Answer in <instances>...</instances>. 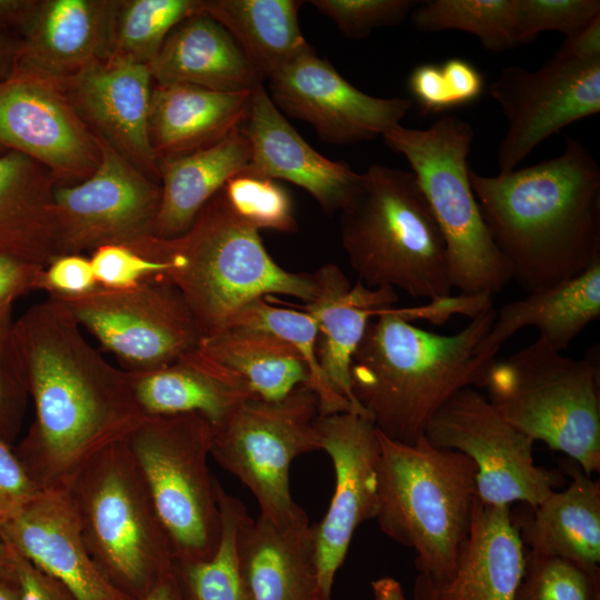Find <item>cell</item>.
Returning a JSON list of instances; mask_svg holds the SVG:
<instances>
[{
    "instance_id": "22",
    "label": "cell",
    "mask_w": 600,
    "mask_h": 600,
    "mask_svg": "<svg viewBox=\"0 0 600 600\" xmlns=\"http://www.w3.org/2000/svg\"><path fill=\"white\" fill-rule=\"evenodd\" d=\"M241 130L251 159L241 174L289 181L304 189L328 214L340 212L357 189L361 173L317 152L272 102L263 83L251 93Z\"/></svg>"
},
{
    "instance_id": "5",
    "label": "cell",
    "mask_w": 600,
    "mask_h": 600,
    "mask_svg": "<svg viewBox=\"0 0 600 600\" xmlns=\"http://www.w3.org/2000/svg\"><path fill=\"white\" fill-rule=\"evenodd\" d=\"M340 238L363 286L429 302L450 294L446 242L412 171L369 166L340 211Z\"/></svg>"
},
{
    "instance_id": "33",
    "label": "cell",
    "mask_w": 600,
    "mask_h": 600,
    "mask_svg": "<svg viewBox=\"0 0 600 600\" xmlns=\"http://www.w3.org/2000/svg\"><path fill=\"white\" fill-rule=\"evenodd\" d=\"M297 0H203L202 12L234 39L262 78L312 47L301 33Z\"/></svg>"
},
{
    "instance_id": "12",
    "label": "cell",
    "mask_w": 600,
    "mask_h": 600,
    "mask_svg": "<svg viewBox=\"0 0 600 600\" xmlns=\"http://www.w3.org/2000/svg\"><path fill=\"white\" fill-rule=\"evenodd\" d=\"M49 297L63 304L127 370L169 364L201 341L183 297L160 278L126 289L98 286L80 296Z\"/></svg>"
},
{
    "instance_id": "56",
    "label": "cell",
    "mask_w": 600,
    "mask_h": 600,
    "mask_svg": "<svg viewBox=\"0 0 600 600\" xmlns=\"http://www.w3.org/2000/svg\"><path fill=\"white\" fill-rule=\"evenodd\" d=\"M13 570V551L0 540V576L7 579H12Z\"/></svg>"
},
{
    "instance_id": "1",
    "label": "cell",
    "mask_w": 600,
    "mask_h": 600,
    "mask_svg": "<svg viewBox=\"0 0 600 600\" xmlns=\"http://www.w3.org/2000/svg\"><path fill=\"white\" fill-rule=\"evenodd\" d=\"M13 332L34 407L17 454L41 489L64 484L94 456L127 440L146 416L127 371L84 339L54 298L16 318Z\"/></svg>"
},
{
    "instance_id": "53",
    "label": "cell",
    "mask_w": 600,
    "mask_h": 600,
    "mask_svg": "<svg viewBox=\"0 0 600 600\" xmlns=\"http://www.w3.org/2000/svg\"><path fill=\"white\" fill-rule=\"evenodd\" d=\"M143 600H188L177 578L174 568Z\"/></svg>"
},
{
    "instance_id": "23",
    "label": "cell",
    "mask_w": 600,
    "mask_h": 600,
    "mask_svg": "<svg viewBox=\"0 0 600 600\" xmlns=\"http://www.w3.org/2000/svg\"><path fill=\"white\" fill-rule=\"evenodd\" d=\"M314 294L303 304L318 328V358L323 374L333 389L344 397L359 414L366 413L356 403L350 388V366L368 323L381 309L398 301L391 288L351 286L342 270L327 263L312 273Z\"/></svg>"
},
{
    "instance_id": "43",
    "label": "cell",
    "mask_w": 600,
    "mask_h": 600,
    "mask_svg": "<svg viewBox=\"0 0 600 600\" xmlns=\"http://www.w3.org/2000/svg\"><path fill=\"white\" fill-rule=\"evenodd\" d=\"M598 16L599 0H517L518 44L532 42L544 31L570 36Z\"/></svg>"
},
{
    "instance_id": "20",
    "label": "cell",
    "mask_w": 600,
    "mask_h": 600,
    "mask_svg": "<svg viewBox=\"0 0 600 600\" xmlns=\"http://www.w3.org/2000/svg\"><path fill=\"white\" fill-rule=\"evenodd\" d=\"M121 0H37L20 36L16 67L60 84L107 62Z\"/></svg>"
},
{
    "instance_id": "26",
    "label": "cell",
    "mask_w": 600,
    "mask_h": 600,
    "mask_svg": "<svg viewBox=\"0 0 600 600\" xmlns=\"http://www.w3.org/2000/svg\"><path fill=\"white\" fill-rule=\"evenodd\" d=\"M251 93L154 83L149 137L158 160L188 154L228 137L244 122Z\"/></svg>"
},
{
    "instance_id": "30",
    "label": "cell",
    "mask_w": 600,
    "mask_h": 600,
    "mask_svg": "<svg viewBox=\"0 0 600 600\" xmlns=\"http://www.w3.org/2000/svg\"><path fill=\"white\" fill-rule=\"evenodd\" d=\"M56 184L38 161L0 150V253L42 267L58 257Z\"/></svg>"
},
{
    "instance_id": "24",
    "label": "cell",
    "mask_w": 600,
    "mask_h": 600,
    "mask_svg": "<svg viewBox=\"0 0 600 600\" xmlns=\"http://www.w3.org/2000/svg\"><path fill=\"white\" fill-rule=\"evenodd\" d=\"M144 416L199 413L212 427L242 402L258 398L246 381L199 347L149 370H126Z\"/></svg>"
},
{
    "instance_id": "35",
    "label": "cell",
    "mask_w": 600,
    "mask_h": 600,
    "mask_svg": "<svg viewBox=\"0 0 600 600\" xmlns=\"http://www.w3.org/2000/svg\"><path fill=\"white\" fill-rule=\"evenodd\" d=\"M217 498L221 536L216 551L202 561L174 563V572L188 600H253L241 552L242 529L250 516L219 481Z\"/></svg>"
},
{
    "instance_id": "19",
    "label": "cell",
    "mask_w": 600,
    "mask_h": 600,
    "mask_svg": "<svg viewBox=\"0 0 600 600\" xmlns=\"http://www.w3.org/2000/svg\"><path fill=\"white\" fill-rule=\"evenodd\" d=\"M0 540L58 579L77 600H134L89 554L64 484L42 489L2 528Z\"/></svg>"
},
{
    "instance_id": "11",
    "label": "cell",
    "mask_w": 600,
    "mask_h": 600,
    "mask_svg": "<svg viewBox=\"0 0 600 600\" xmlns=\"http://www.w3.org/2000/svg\"><path fill=\"white\" fill-rule=\"evenodd\" d=\"M319 400L300 386L279 400L249 399L213 427L210 456L253 494L260 514L276 524L308 519L291 494L290 469L301 454L320 450Z\"/></svg>"
},
{
    "instance_id": "42",
    "label": "cell",
    "mask_w": 600,
    "mask_h": 600,
    "mask_svg": "<svg viewBox=\"0 0 600 600\" xmlns=\"http://www.w3.org/2000/svg\"><path fill=\"white\" fill-rule=\"evenodd\" d=\"M12 311L13 302L0 304V438L11 444L20 432L29 398Z\"/></svg>"
},
{
    "instance_id": "14",
    "label": "cell",
    "mask_w": 600,
    "mask_h": 600,
    "mask_svg": "<svg viewBox=\"0 0 600 600\" xmlns=\"http://www.w3.org/2000/svg\"><path fill=\"white\" fill-rule=\"evenodd\" d=\"M424 437L459 451L477 467V497L489 506H538L557 484V476L534 463V441L510 424L473 388L453 394L431 418Z\"/></svg>"
},
{
    "instance_id": "31",
    "label": "cell",
    "mask_w": 600,
    "mask_h": 600,
    "mask_svg": "<svg viewBox=\"0 0 600 600\" xmlns=\"http://www.w3.org/2000/svg\"><path fill=\"white\" fill-rule=\"evenodd\" d=\"M250 159L251 147L241 127L210 147L160 159L161 200L154 236L173 239L188 231L204 204L241 174Z\"/></svg>"
},
{
    "instance_id": "57",
    "label": "cell",
    "mask_w": 600,
    "mask_h": 600,
    "mask_svg": "<svg viewBox=\"0 0 600 600\" xmlns=\"http://www.w3.org/2000/svg\"><path fill=\"white\" fill-rule=\"evenodd\" d=\"M0 600H17L12 580L0 576Z\"/></svg>"
},
{
    "instance_id": "39",
    "label": "cell",
    "mask_w": 600,
    "mask_h": 600,
    "mask_svg": "<svg viewBox=\"0 0 600 600\" xmlns=\"http://www.w3.org/2000/svg\"><path fill=\"white\" fill-rule=\"evenodd\" d=\"M514 600H600V569L526 551Z\"/></svg>"
},
{
    "instance_id": "32",
    "label": "cell",
    "mask_w": 600,
    "mask_h": 600,
    "mask_svg": "<svg viewBox=\"0 0 600 600\" xmlns=\"http://www.w3.org/2000/svg\"><path fill=\"white\" fill-rule=\"evenodd\" d=\"M571 482L552 490L533 514L513 520L529 551L560 557L588 569L599 570L600 562V482L577 468Z\"/></svg>"
},
{
    "instance_id": "17",
    "label": "cell",
    "mask_w": 600,
    "mask_h": 600,
    "mask_svg": "<svg viewBox=\"0 0 600 600\" xmlns=\"http://www.w3.org/2000/svg\"><path fill=\"white\" fill-rule=\"evenodd\" d=\"M316 430L320 450L334 470L329 508L313 524L320 590L324 600H331L334 577L357 528L377 516L380 443L370 418L351 411L319 416Z\"/></svg>"
},
{
    "instance_id": "10",
    "label": "cell",
    "mask_w": 600,
    "mask_h": 600,
    "mask_svg": "<svg viewBox=\"0 0 600 600\" xmlns=\"http://www.w3.org/2000/svg\"><path fill=\"white\" fill-rule=\"evenodd\" d=\"M213 427L199 413L146 416L128 447L170 539L174 563L210 558L221 536Z\"/></svg>"
},
{
    "instance_id": "37",
    "label": "cell",
    "mask_w": 600,
    "mask_h": 600,
    "mask_svg": "<svg viewBox=\"0 0 600 600\" xmlns=\"http://www.w3.org/2000/svg\"><path fill=\"white\" fill-rule=\"evenodd\" d=\"M516 9L517 0H427L410 14L419 31H466L484 49L500 52L518 46Z\"/></svg>"
},
{
    "instance_id": "4",
    "label": "cell",
    "mask_w": 600,
    "mask_h": 600,
    "mask_svg": "<svg viewBox=\"0 0 600 600\" xmlns=\"http://www.w3.org/2000/svg\"><path fill=\"white\" fill-rule=\"evenodd\" d=\"M146 257L164 262L158 277L174 286L187 302L201 340L222 331L247 303L282 294L309 302L312 273L280 267L264 248L259 231L229 206L222 189L201 209L183 234L154 238Z\"/></svg>"
},
{
    "instance_id": "34",
    "label": "cell",
    "mask_w": 600,
    "mask_h": 600,
    "mask_svg": "<svg viewBox=\"0 0 600 600\" xmlns=\"http://www.w3.org/2000/svg\"><path fill=\"white\" fill-rule=\"evenodd\" d=\"M210 358L238 374L263 400H279L309 386L301 354L283 339L262 330L232 327L200 341Z\"/></svg>"
},
{
    "instance_id": "50",
    "label": "cell",
    "mask_w": 600,
    "mask_h": 600,
    "mask_svg": "<svg viewBox=\"0 0 600 600\" xmlns=\"http://www.w3.org/2000/svg\"><path fill=\"white\" fill-rule=\"evenodd\" d=\"M554 57L581 62L600 59V16L577 32L567 36Z\"/></svg>"
},
{
    "instance_id": "38",
    "label": "cell",
    "mask_w": 600,
    "mask_h": 600,
    "mask_svg": "<svg viewBox=\"0 0 600 600\" xmlns=\"http://www.w3.org/2000/svg\"><path fill=\"white\" fill-rule=\"evenodd\" d=\"M202 3L203 0H121L110 59L149 66L169 33L183 20L201 13Z\"/></svg>"
},
{
    "instance_id": "49",
    "label": "cell",
    "mask_w": 600,
    "mask_h": 600,
    "mask_svg": "<svg viewBox=\"0 0 600 600\" xmlns=\"http://www.w3.org/2000/svg\"><path fill=\"white\" fill-rule=\"evenodd\" d=\"M44 268L0 253V304L42 290Z\"/></svg>"
},
{
    "instance_id": "21",
    "label": "cell",
    "mask_w": 600,
    "mask_h": 600,
    "mask_svg": "<svg viewBox=\"0 0 600 600\" xmlns=\"http://www.w3.org/2000/svg\"><path fill=\"white\" fill-rule=\"evenodd\" d=\"M90 129L153 180L158 158L149 137L153 79L148 64L110 59L63 83Z\"/></svg>"
},
{
    "instance_id": "51",
    "label": "cell",
    "mask_w": 600,
    "mask_h": 600,
    "mask_svg": "<svg viewBox=\"0 0 600 600\" xmlns=\"http://www.w3.org/2000/svg\"><path fill=\"white\" fill-rule=\"evenodd\" d=\"M37 0H0V31L20 39Z\"/></svg>"
},
{
    "instance_id": "28",
    "label": "cell",
    "mask_w": 600,
    "mask_h": 600,
    "mask_svg": "<svg viewBox=\"0 0 600 600\" xmlns=\"http://www.w3.org/2000/svg\"><path fill=\"white\" fill-rule=\"evenodd\" d=\"M153 83L192 84L214 91H251L263 78L214 19L194 14L167 37L149 64Z\"/></svg>"
},
{
    "instance_id": "3",
    "label": "cell",
    "mask_w": 600,
    "mask_h": 600,
    "mask_svg": "<svg viewBox=\"0 0 600 600\" xmlns=\"http://www.w3.org/2000/svg\"><path fill=\"white\" fill-rule=\"evenodd\" d=\"M494 316L491 306L459 332L446 336L413 326L393 307L379 310L352 357L356 403L382 434L413 443L453 394L484 387L494 360H480L477 346Z\"/></svg>"
},
{
    "instance_id": "46",
    "label": "cell",
    "mask_w": 600,
    "mask_h": 600,
    "mask_svg": "<svg viewBox=\"0 0 600 600\" xmlns=\"http://www.w3.org/2000/svg\"><path fill=\"white\" fill-rule=\"evenodd\" d=\"M41 490L16 448L0 438V532Z\"/></svg>"
},
{
    "instance_id": "9",
    "label": "cell",
    "mask_w": 600,
    "mask_h": 600,
    "mask_svg": "<svg viewBox=\"0 0 600 600\" xmlns=\"http://www.w3.org/2000/svg\"><path fill=\"white\" fill-rule=\"evenodd\" d=\"M469 122L442 116L426 129L401 124L387 131V146L409 162L443 236L452 288L489 297L511 280L509 267L480 212L469 181Z\"/></svg>"
},
{
    "instance_id": "7",
    "label": "cell",
    "mask_w": 600,
    "mask_h": 600,
    "mask_svg": "<svg viewBox=\"0 0 600 600\" xmlns=\"http://www.w3.org/2000/svg\"><path fill=\"white\" fill-rule=\"evenodd\" d=\"M64 486L96 564L119 590L143 600L172 572L174 556L127 440L94 456Z\"/></svg>"
},
{
    "instance_id": "13",
    "label": "cell",
    "mask_w": 600,
    "mask_h": 600,
    "mask_svg": "<svg viewBox=\"0 0 600 600\" xmlns=\"http://www.w3.org/2000/svg\"><path fill=\"white\" fill-rule=\"evenodd\" d=\"M100 161L87 179L56 184L58 257L123 244L143 254L156 238L161 187L97 134Z\"/></svg>"
},
{
    "instance_id": "36",
    "label": "cell",
    "mask_w": 600,
    "mask_h": 600,
    "mask_svg": "<svg viewBox=\"0 0 600 600\" xmlns=\"http://www.w3.org/2000/svg\"><path fill=\"white\" fill-rule=\"evenodd\" d=\"M266 298L256 299L242 307L224 329L240 327L262 330L289 342L308 367V388L318 397L320 416L356 412L351 403L333 389L323 374L318 358V328L313 318L303 310L270 304Z\"/></svg>"
},
{
    "instance_id": "52",
    "label": "cell",
    "mask_w": 600,
    "mask_h": 600,
    "mask_svg": "<svg viewBox=\"0 0 600 600\" xmlns=\"http://www.w3.org/2000/svg\"><path fill=\"white\" fill-rule=\"evenodd\" d=\"M19 47L20 39L0 31V82L13 72Z\"/></svg>"
},
{
    "instance_id": "6",
    "label": "cell",
    "mask_w": 600,
    "mask_h": 600,
    "mask_svg": "<svg viewBox=\"0 0 600 600\" xmlns=\"http://www.w3.org/2000/svg\"><path fill=\"white\" fill-rule=\"evenodd\" d=\"M378 510L381 531L412 549L419 573L448 581L469 534L477 467L466 454L424 436L413 443L378 430Z\"/></svg>"
},
{
    "instance_id": "27",
    "label": "cell",
    "mask_w": 600,
    "mask_h": 600,
    "mask_svg": "<svg viewBox=\"0 0 600 600\" xmlns=\"http://www.w3.org/2000/svg\"><path fill=\"white\" fill-rule=\"evenodd\" d=\"M599 317L600 260L571 279L496 310L491 327L477 346V356L492 362L506 340L529 327L537 328L538 337L562 351Z\"/></svg>"
},
{
    "instance_id": "8",
    "label": "cell",
    "mask_w": 600,
    "mask_h": 600,
    "mask_svg": "<svg viewBox=\"0 0 600 600\" xmlns=\"http://www.w3.org/2000/svg\"><path fill=\"white\" fill-rule=\"evenodd\" d=\"M483 388L514 428L567 454L586 474L599 472L598 351L573 359L538 337L508 359L494 360Z\"/></svg>"
},
{
    "instance_id": "15",
    "label": "cell",
    "mask_w": 600,
    "mask_h": 600,
    "mask_svg": "<svg viewBox=\"0 0 600 600\" xmlns=\"http://www.w3.org/2000/svg\"><path fill=\"white\" fill-rule=\"evenodd\" d=\"M490 94L508 121L497 151L499 173H507L550 136L600 112V59L553 56L536 71L507 67L492 81Z\"/></svg>"
},
{
    "instance_id": "47",
    "label": "cell",
    "mask_w": 600,
    "mask_h": 600,
    "mask_svg": "<svg viewBox=\"0 0 600 600\" xmlns=\"http://www.w3.org/2000/svg\"><path fill=\"white\" fill-rule=\"evenodd\" d=\"M90 258L83 254H62L43 271L42 290L49 296H80L97 288Z\"/></svg>"
},
{
    "instance_id": "54",
    "label": "cell",
    "mask_w": 600,
    "mask_h": 600,
    "mask_svg": "<svg viewBox=\"0 0 600 600\" xmlns=\"http://www.w3.org/2000/svg\"><path fill=\"white\" fill-rule=\"evenodd\" d=\"M373 600H406L401 584L393 578H379L371 583Z\"/></svg>"
},
{
    "instance_id": "40",
    "label": "cell",
    "mask_w": 600,
    "mask_h": 600,
    "mask_svg": "<svg viewBox=\"0 0 600 600\" xmlns=\"http://www.w3.org/2000/svg\"><path fill=\"white\" fill-rule=\"evenodd\" d=\"M408 88L423 113H439L476 101L484 79L469 61L450 58L441 64L417 66L408 78Z\"/></svg>"
},
{
    "instance_id": "18",
    "label": "cell",
    "mask_w": 600,
    "mask_h": 600,
    "mask_svg": "<svg viewBox=\"0 0 600 600\" xmlns=\"http://www.w3.org/2000/svg\"><path fill=\"white\" fill-rule=\"evenodd\" d=\"M269 83V96L280 111L310 123L321 140L333 144L383 136L411 109L409 99L360 91L313 48L281 68Z\"/></svg>"
},
{
    "instance_id": "44",
    "label": "cell",
    "mask_w": 600,
    "mask_h": 600,
    "mask_svg": "<svg viewBox=\"0 0 600 600\" xmlns=\"http://www.w3.org/2000/svg\"><path fill=\"white\" fill-rule=\"evenodd\" d=\"M417 0H311L322 14L334 21L349 39H363L379 27L401 23L418 6Z\"/></svg>"
},
{
    "instance_id": "55",
    "label": "cell",
    "mask_w": 600,
    "mask_h": 600,
    "mask_svg": "<svg viewBox=\"0 0 600 600\" xmlns=\"http://www.w3.org/2000/svg\"><path fill=\"white\" fill-rule=\"evenodd\" d=\"M414 600H436L433 583L428 576L419 573L413 586Z\"/></svg>"
},
{
    "instance_id": "48",
    "label": "cell",
    "mask_w": 600,
    "mask_h": 600,
    "mask_svg": "<svg viewBox=\"0 0 600 600\" xmlns=\"http://www.w3.org/2000/svg\"><path fill=\"white\" fill-rule=\"evenodd\" d=\"M11 549L13 551L12 582L17 600H77L58 579L38 568L13 548Z\"/></svg>"
},
{
    "instance_id": "41",
    "label": "cell",
    "mask_w": 600,
    "mask_h": 600,
    "mask_svg": "<svg viewBox=\"0 0 600 600\" xmlns=\"http://www.w3.org/2000/svg\"><path fill=\"white\" fill-rule=\"evenodd\" d=\"M222 192L231 209L258 231L298 229L291 198L274 180L238 174L223 186Z\"/></svg>"
},
{
    "instance_id": "16",
    "label": "cell",
    "mask_w": 600,
    "mask_h": 600,
    "mask_svg": "<svg viewBox=\"0 0 600 600\" xmlns=\"http://www.w3.org/2000/svg\"><path fill=\"white\" fill-rule=\"evenodd\" d=\"M0 150L32 158L58 184L87 179L100 161L97 136L62 84L19 67L0 82Z\"/></svg>"
},
{
    "instance_id": "25",
    "label": "cell",
    "mask_w": 600,
    "mask_h": 600,
    "mask_svg": "<svg viewBox=\"0 0 600 600\" xmlns=\"http://www.w3.org/2000/svg\"><path fill=\"white\" fill-rule=\"evenodd\" d=\"M526 561L510 506L476 499L469 534L451 578L434 584L436 600H514Z\"/></svg>"
},
{
    "instance_id": "45",
    "label": "cell",
    "mask_w": 600,
    "mask_h": 600,
    "mask_svg": "<svg viewBox=\"0 0 600 600\" xmlns=\"http://www.w3.org/2000/svg\"><path fill=\"white\" fill-rule=\"evenodd\" d=\"M100 287L110 289L131 288L140 282L161 277L167 263L150 259L123 244H104L90 257Z\"/></svg>"
},
{
    "instance_id": "29",
    "label": "cell",
    "mask_w": 600,
    "mask_h": 600,
    "mask_svg": "<svg viewBox=\"0 0 600 600\" xmlns=\"http://www.w3.org/2000/svg\"><path fill=\"white\" fill-rule=\"evenodd\" d=\"M241 552L253 600H324L309 519L282 526L261 514L250 517Z\"/></svg>"
},
{
    "instance_id": "2",
    "label": "cell",
    "mask_w": 600,
    "mask_h": 600,
    "mask_svg": "<svg viewBox=\"0 0 600 600\" xmlns=\"http://www.w3.org/2000/svg\"><path fill=\"white\" fill-rule=\"evenodd\" d=\"M469 181L511 280L534 292L600 260V169L567 137L563 151L533 166Z\"/></svg>"
}]
</instances>
